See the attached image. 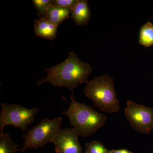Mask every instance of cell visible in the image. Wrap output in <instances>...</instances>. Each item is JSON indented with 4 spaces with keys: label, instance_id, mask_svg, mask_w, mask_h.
<instances>
[{
    "label": "cell",
    "instance_id": "cell-15",
    "mask_svg": "<svg viewBox=\"0 0 153 153\" xmlns=\"http://www.w3.org/2000/svg\"><path fill=\"white\" fill-rule=\"evenodd\" d=\"M78 0H52V5L71 10L75 7Z\"/></svg>",
    "mask_w": 153,
    "mask_h": 153
},
{
    "label": "cell",
    "instance_id": "cell-7",
    "mask_svg": "<svg viewBox=\"0 0 153 153\" xmlns=\"http://www.w3.org/2000/svg\"><path fill=\"white\" fill-rule=\"evenodd\" d=\"M79 135L73 128L60 129L53 143L57 153H82Z\"/></svg>",
    "mask_w": 153,
    "mask_h": 153
},
{
    "label": "cell",
    "instance_id": "cell-1",
    "mask_svg": "<svg viewBox=\"0 0 153 153\" xmlns=\"http://www.w3.org/2000/svg\"><path fill=\"white\" fill-rule=\"evenodd\" d=\"M92 71L88 63L81 61L74 52H71L65 61L45 68L47 76L41 78L37 83L40 85L49 82L55 87H65L73 92L79 84L88 82V78Z\"/></svg>",
    "mask_w": 153,
    "mask_h": 153
},
{
    "label": "cell",
    "instance_id": "cell-11",
    "mask_svg": "<svg viewBox=\"0 0 153 153\" xmlns=\"http://www.w3.org/2000/svg\"><path fill=\"white\" fill-rule=\"evenodd\" d=\"M19 145L14 142L8 133L4 131L0 134V153H16L21 150Z\"/></svg>",
    "mask_w": 153,
    "mask_h": 153
},
{
    "label": "cell",
    "instance_id": "cell-17",
    "mask_svg": "<svg viewBox=\"0 0 153 153\" xmlns=\"http://www.w3.org/2000/svg\"><path fill=\"white\" fill-rule=\"evenodd\" d=\"M85 153H88L86 152H85Z\"/></svg>",
    "mask_w": 153,
    "mask_h": 153
},
{
    "label": "cell",
    "instance_id": "cell-2",
    "mask_svg": "<svg viewBox=\"0 0 153 153\" xmlns=\"http://www.w3.org/2000/svg\"><path fill=\"white\" fill-rule=\"evenodd\" d=\"M68 109L62 111L69 119V122L79 136L87 137L95 133L105 124L107 117L97 112L93 107L76 101L73 92Z\"/></svg>",
    "mask_w": 153,
    "mask_h": 153
},
{
    "label": "cell",
    "instance_id": "cell-8",
    "mask_svg": "<svg viewBox=\"0 0 153 153\" xmlns=\"http://www.w3.org/2000/svg\"><path fill=\"white\" fill-rule=\"evenodd\" d=\"M58 26L52 24L44 18L34 21L35 34L47 40H52L57 37Z\"/></svg>",
    "mask_w": 153,
    "mask_h": 153
},
{
    "label": "cell",
    "instance_id": "cell-9",
    "mask_svg": "<svg viewBox=\"0 0 153 153\" xmlns=\"http://www.w3.org/2000/svg\"><path fill=\"white\" fill-rule=\"evenodd\" d=\"M91 16L88 1L78 0L77 4L71 10L72 20L77 26H85L89 22Z\"/></svg>",
    "mask_w": 153,
    "mask_h": 153
},
{
    "label": "cell",
    "instance_id": "cell-12",
    "mask_svg": "<svg viewBox=\"0 0 153 153\" xmlns=\"http://www.w3.org/2000/svg\"><path fill=\"white\" fill-rule=\"evenodd\" d=\"M139 43L146 47L153 46V24L151 22H147L141 28Z\"/></svg>",
    "mask_w": 153,
    "mask_h": 153
},
{
    "label": "cell",
    "instance_id": "cell-10",
    "mask_svg": "<svg viewBox=\"0 0 153 153\" xmlns=\"http://www.w3.org/2000/svg\"><path fill=\"white\" fill-rule=\"evenodd\" d=\"M71 10L61 7H55L51 5L45 18L52 24L58 26L69 18Z\"/></svg>",
    "mask_w": 153,
    "mask_h": 153
},
{
    "label": "cell",
    "instance_id": "cell-4",
    "mask_svg": "<svg viewBox=\"0 0 153 153\" xmlns=\"http://www.w3.org/2000/svg\"><path fill=\"white\" fill-rule=\"evenodd\" d=\"M62 121L61 117L42 119L29 130L27 133L22 136L25 142L21 151L24 152L29 149L43 147L48 143H53L61 129Z\"/></svg>",
    "mask_w": 153,
    "mask_h": 153
},
{
    "label": "cell",
    "instance_id": "cell-6",
    "mask_svg": "<svg viewBox=\"0 0 153 153\" xmlns=\"http://www.w3.org/2000/svg\"><path fill=\"white\" fill-rule=\"evenodd\" d=\"M124 114L134 130L149 134L153 131V108L140 105L131 100L126 103Z\"/></svg>",
    "mask_w": 153,
    "mask_h": 153
},
{
    "label": "cell",
    "instance_id": "cell-13",
    "mask_svg": "<svg viewBox=\"0 0 153 153\" xmlns=\"http://www.w3.org/2000/svg\"><path fill=\"white\" fill-rule=\"evenodd\" d=\"M85 152L88 153H110L101 143L97 141H92L85 144Z\"/></svg>",
    "mask_w": 153,
    "mask_h": 153
},
{
    "label": "cell",
    "instance_id": "cell-5",
    "mask_svg": "<svg viewBox=\"0 0 153 153\" xmlns=\"http://www.w3.org/2000/svg\"><path fill=\"white\" fill-rule=\"evenodd\" d=\"M0 129L4 131L7 126H13L25 132L33 123L39 110L36 107L28 108L17 104L1 103Z\"/></svg>",
    "mask_w": 153,
    "mask_h": 153
},
{
    "label": "cell",
    "instance_id": "cell-3",
    "mask_svg": "<svg viewBox=\"0 0 153 153\" xmlns=\"http://www.w3.org/2000/svg\"><path fill=\"white\" fill-rule=\"evenodd\" d=\"M84 92L86 97L93 101L94 106L101 111L113 114L120 110L113 78L108 74H103L88 81Z\"/></svg>",
    "mask_w": 153,
    "mask_h": 153
},
{
    "label": "cell",
    "instance_id": "cell-14",
    "mask_svg": "<svg viewBox=\"0 0 153 153\" xmlns=\"http://www.w3.org/2000/svg\"><path fill=\"white\" fill-rule=\"evenodd\" d=\"M32 1L38 11V16L45 18L48 9L52 5V0H33Z\"/></svg>",
    "mask_w": 153,
    "mask_h": 153
},
{
    "label": "cell",
    "instance_id": "cell-16",
    "mask_svg": "<svg viewBox=\"0 0 153 153\" xmlns=\"http://www.w3.org/2000/svg\"><path fill=\"white\" fill-rule=\"evenodd\" d=\"M110 153H134L133 152L128 150L125 149H123L114 150H110Z\"/></svg>",
    "mask_w": 153,
    "mask_h": 153
}]
</instances>
